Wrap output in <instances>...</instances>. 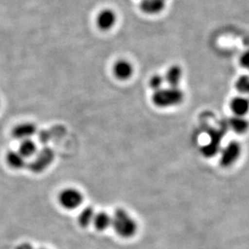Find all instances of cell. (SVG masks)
<instances>
[{"instance_id":"1","label":"cell","mask_w":249,"mask_h":249,"mask_svg":"<svg viewBox=\"0 0 249 249\" xmlns=\"http://www.w3.org/2000/svg\"><path fill=\"white\" fill-rule=\"evenodd\" d=\"M112 225L116 233L124 238L133 236L138 228L136 221L123 209L116 210L112 218Z\"/></svg>"},{"instance_id":"2","label":"cell","mask_w":249,"mask_h":249,"mask_svg":"<svg viewBox=\"0 0 249 249\" xmlns=\"http://www.w3.org/2000/svg\"><path fill=\"white\" fill-rule=\"evenodd\" d=\"M184 101V93L178 87L161 88L152 95V102L160 108L177 107Z\"/></svg>"},{"instance_id":"3","label":"cell","mask_w":249,"mask_h":249,"mask_svg":"<svg viewBox=\"0 0 249 249\" xmlns=\"http://www.w3.org/2000/svg\"><path fill=\"white\" fill-rule=\"evenodd\" d=\"M54 153L53 150L45 147L37 152L35 160L29 164V169L34 173H41L46 169L53 160Z\"/></svg>"},{"instance_id":"4","label":"cell","mask_w":249,"mask_h":249,"mask_svg":"<svg viewBox=\"0 0 249 249\" xmlns=\"http://www.w3.org/2000/svg\"><path fill=\"white\" fill-rule=\"evenodd\" d=\"M59 203L67 210H74L80 206L83 196L79 190L74 188L64 189L58 196Z\"/></svg>"},{"instance_id":"5","label":"cell","mask_w":249,"mask_h":249,"mask_svg":"<svg viewBox=\"0 0 249 249\" xmlns=\"http://www.w3.org/2000/svg\"><path fill=\"white\" fill-rule=\"evenodd\" d=\"M241 155V146L240 144L236 142H230L223 150L221 157V165L227 168L231 166Z\"/></svg>"},{"instance_id":"6","label":"cell","mask_w":249,"mask_h":249,"mask_svg":"<svg viewBox=\"0 0 249 249\" xmlns=\"http://www.w3.org/2000/svg\"><path fill=\"white\" fill-rule=\"evenodd\" d=\"M116 14L114 10L105 9L101 10L96 17V24L99 29L108 31L115 26L116 22Z\"/></svg>"},{"instance_id":"7","label":"cell","mask_w":249,"mask_h":249,"mask_svg":"<svg viewBox=\"0 0 249 249\" xmlns=\"http://www.w3.org/2000/svg\"><path fill=\"white\" fill-rule=\"evenodd\" d=\"M36 130L37 128L36 124L33 123H21L13 128L12 135L15 139L22 142L25 140H30L36 133Z\"/></svg>"},{"instance_id":"8","label":"cell","mask_w":249,"mask_h":249,"mask_svg":"<svg viewBox=\"0 0 249 249\" xmlns=\"http://www.w3.org/2000/svg\"><path fill=\"white\" fill-rule=\"evenodd\" d=\"M133 66L127 60L120 59L114 66V74L118 80H128L133 74Z\"/></svg>"},{"instance_id":"9","label":"cell","mask_w":249,"mask_h":249,"mask_svg":"<svg viewBox=\"0 0 249 249\" xmlns=\"http://www.w3.org/2000/svg\"><path fill=\"white\" fill-rule=\"evenodd\" d=\"M165 8V0H142L141 9L150 15L158 14Z\"/></svg>"},{"instance_id":"10","label":"cell","mask_w":249,"mask_h":249,"mask_svg":"<svg viewBox=\"0 0 249 249\" xmlns=\"http://www.w3.org/2000/svg\"><path fill=\"white\" fill-rule=\"evenodd\" d=\"M230 108L235 116H244L249 113V101L244 97H235L231 100Z\"/></svg>"},{"instance_id":"11","label":"cell","mask_w":249,"mask_h":249,"mask_svg":"<svg viewBox=\"0 0 249 249\" xmlns=\"http://www.w3.org/2000/svg\"><path fill=\"white\" fill-rule=\"evenodd\" d=\"M6 160L9 166L13 169H21L26 165L25 158L18 152V151H9Z\"/></svg>"},{"instance_id":"12","label":"cell","mask_w":249,"mask_h":249,"mask_svg":"<svg viewBox=\"0 0 249 249\" xmlns=\"http://www.w3.org/2000/svg\"><path fill=\"white\" fill-rule=\"evenodd\" d=\"M182 80V70L178 66H172L166 72L164 80L169 84L170 87H178Z\"/></svg>"},{"instance_id":"13","label":"cell","mask_w":249,"mask_h":249,"mask_svg":"<svg viewBox=\"0 0 249 249\" xmlns=\"http://www.w3.org/2000/svg\"><path fill=\"white\" fill-rule=\"evenodd\" d=\"M93 223L95 228L99 231H104L107 229L110 225H112V217L107 213H99L95 214Z\"/></svg>"},{"instance_id":"14","label":"cell","mask_w":249,"mask_h":249,"mask_svg":"<svg viewBox=\"0 0 249 249\" xmlns=\"http://www.w3.org/2000/svg\"><path fill=\"white\" fill-rule=\"evenodd\" d=\"M18 152L24 158H29V157L36 155V152H37V146H36V142L31 140L22 141L19 145Z\"/></svg>"},{"instance_id":"15","label":"cell","mask_w":249,"mask_h":249,"mask_svg":"<svg viewBox=\"0 0 249 249\" xmlns=\"http://www.w3.org/2000/svg\"><path fill=\"white\" fill-rule=\"evenodd\" d=\"M94 210L91 207H87L85 209H83V211L80 213L79 216V223L80 226L82 227H87L89 226L91 222H93L94 219Z\"/></svg>"},{"instance_id":"16","label":"cell","mask_w":249,"mask_h":249,"mask_svg":"<svg viewBox=\"0 0 249 249\" xmlns=\"http://www.w3.org/2000/svg\"><path fill=\"white\" fill-rule=\"evenodd\" d=\"M230 124L232 130L235 131L236 133H244L248 130V127H249L248 121L245 120L243 116H235L231 118Z\"/></svg>"},{"instance_id":"17","label":"cell","mask_w":249,"mask_h":249,"mask_svg":"<svg viewBox=\"0 0 249 249\" xmlns=\"http://www.w3.org/2000/svg\"><path fill=\"white\" fill-rule=\"evenodd\" d=\"M235 88L243 94L249 93V76H241L240 78L236 80Z\"/></svg>"},{"instance_id":"18","label":"cell","mask_w":249,"mask_h":249,"mask_svg":"<svg viewBox=\"0 0 249 249\" xmlns=\"http://www.w3.org/2000/svg\"><path fill=\"white\" fill-rule=\"evenodd\" d=\"M164 81H165L164 78L159 74H157V75H154L151 77V80L149 81V84H150L151 89H153L156 91V90L161 89Z\"/></svg>"},{"instance_id":"19","label":"cell","mask_w":249,"mask_h":249,"mask_svg":"<svg viewBox=\"0 0 249 249\" xmlns=\"http://www.w3.org/2000/svg\"><path fill=\"white\" fill-rule=\"evenodd\" d=\"M49 139H50V136L46 131H42L40 133V140L42 142H47L49 141Z\"/></svg>"},{"instance_id":"20","label":"cell","mask_w":249,"mask_h":249,"mask_svg":"<svg viewBox=\"0 0 249 249\" xmlns=\"http://www.w3.org/2000/svg\"><path fill=\"white\" fill-rule=\"evenodd\" d=\"M17 249H34V248L29 244H21L20 246H18Z\"/></svg>"}]
</instances>
